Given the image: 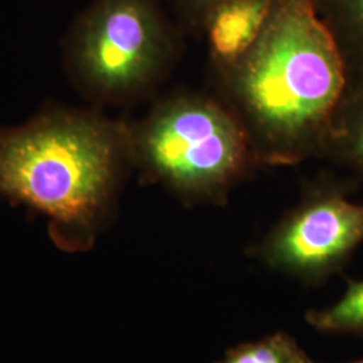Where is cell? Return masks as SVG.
<instances>
[{
  "mask_svg": "<svg viewBox=\"0 0 363 363\" xmlns=\"http://www.w3.org/2000/svg\"><path fill=\"white\" fill-rule=\"evenodd\" d=\"M320 159L363 184V78L347 81Z\"/></svg>",
  "mask_w": 363,
  "mask_h": 363,
  "instance_id": "cell-7",
  "label": "cell"
},
{
  "mask_svg": "<svg viewBox=\"0 0 363 363\" xmlns=\"http://www.w3.org/2000/svg\"><path fill=\"white\" fill-rule=\"evenodd\" d=\"M357 184L325 175L306 186L250 256L306 286L323 284L363 242V205L349 198Z\"/></svg>",
  "mask_w": 363,
  "mask_h": 363,
  "instance_id": "cell-5",
  "label": "cell"
},
{
  "mask_svg": "<svg viewBox=\"0 0 363 363\" xmlns=\"http://www.w3.org/2000/svg\"><path fill=\"white\" fill-rule=\"evenodd\" d=\"M306 322L320 333L363 337V280H347L343 296L331 307L307 312Z\"/></svg>",
  "mask_w": 363,
  "mask_h": 363,
  "instance_id": "cell-9",
  "label": "cell"
},
{
  "mask_svg": "<svg viewBox=\"0 0 363 363\" xmlns=\"http://www.w3.org/2000/svg\"><path fill=\"white\" fill-rule=\"evenodd\" d=\"M179 39L159 0H96L66 39L67 65L97 104L140 100L164 81Z\"/></svg>",
  "mask_w": 363,
  "mask_h": 363,
  "instance_id": "cell-4",
  "label": "cell"
},
{
  "mask_svg": "<svg viewBox=\"0 0 363 363\" xmlns=\"http://www.w3.org/2000/svg\"><path fill=\"white\" fill-rule=\"evenodd\" d=\"M274 0H223L203 18L208 60L214 74L235 65L256 43Z\"/></svg>",
  "mask_w": 363,
  "mask_h": 363,
  "instance_id": "cell-6",
  "label": "cell"
},
{
  "mask_svg": "<svg viewBox=\"0 0 363 363\" xmlns=\"http://www.w3.org/2000/svg\"><path fill=\"white\" fill-rule=\"evenodd\" d=\"M132 169L130 124L101 112L54 109L0 130V194L43 213L65 250L93 247Z\"/></svg>",
  "mask_w": 363,
  "mask_h": 363,
  "instance_id": "cell-2",
  "label": "cell"
},
{
  "mask_svg": "<svg viewBox=\"0 0 363 363\" xmlns=\"http://www.w3.org/2000/svg\"><path fill=\"white\" fill-rule=\"evenodd\" d=\"M214 363H316L295 337L276 333L253 342L235 345Z\"/></svg>",
  "mask_w": 363,
  "mask_h": 363,
  "instance_id": "cell-10",
  "label": "cell"
},
{
  "mask_svg": "<svg viewBox=\"0 0 363 363\" xmlns=\"http://www.w3.org/2000/svg\"><path fill=\"white\" fill-rule=\"evenodd\" d=\"M133 167L183 205L225 206L259 169L247 132L220 97L181 91L130 124Z\"/></svg>",
  "mask_w": 363,
  "mask_h": 363,
  "instance_id": "cell-3",
  "label": "cell"
},
{
  "mask_svg": "<svg viewBox=\"0 0 363 363\" xmlns=\"http://www.w3.org/2000/svg\"><path fill=\"white\" fill-rule=\"evenodd\" d=\"M337 43L347 81L363 78V0H315Z\"/></svg>",
  "mask_w": 363,
  "mask_h": 363,
  "instance_id": "cell-8",
  "label": "cell"
},
{
  "mask_svg": "<svg viewBox=\"0 0 363 363\" xmlns=\"http://www.w3.org/2000/svg\"><path fill=\"white\" fill-rule=\"evenodd\" d=\"M349 363H363V359H359V361H355V362H349Z\"/></svg>",
  "mask_w": 363,
  "mask_h": 363,
  "instance_id": "cell-12",
  "label": "cell"
},
{
  "mask_svg": "<svg viewBox=\"0 0 363 363\" xmlns=\"http://www.w3.org/2000/svg\"><path fill=\"white\" fill-rule=\"evenodd\" d=\"M220 1L223 0H181L186 13H189V16L195 21L199 27L206 13Z\"/></svg>",
  "mask_w": 363,
  "mask_h": 363,
  "instance_id": "cell-11",
  "label": "cell"
},
{
  "mask_svg": "<svg viewBox=\"0 0 363 363\" xmlns=\"http://www.w3.org/2000/svg\"><path fill=\"white\" fill-rule=\"evenodd\" d=\"M261 167L320 159L347 73L315 0H274L252 49L216 74Z\"/></svg>",
  "mask_w": 363,
  "mask_h": 363,
  "instance_id": "cell-1",
  "label": "cell"
}]
</instances>
